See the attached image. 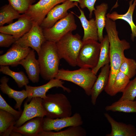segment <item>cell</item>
I'll return each mask as SVG.
<instances>
[{"mask_svg":"<svg viewBox=\"0 0 136 136\" xmlns=\"http://www.w3.org/2000/svg\"><path fill=\"white\" fill-rule=\"evenodd\" d=\"M97 0H80L78 3L81 8L83 9L87 8L88 9L89 14V18H92L93 11L95 9L94 6Z\"/></svg>","mask_w":136,"mask_h":136,"instance_id":"36","label":"cell"},{"mask_svg":"<svg viewBox=\"0 0 136 136\" xmlns=\"http://www.w3.org/2000/svg\"><path fill=\"white\" fill-rule=\"evenodd\" d=\"M38 54L42 77L46 80L55 78L59 70L60 60L56 43L46 41L42 45Z\"/></svg>","mask_w":136,"mask_h":136,"instance_id":"2","label":"cell"},{"mask_svg":"<svg viewBox=\"0 0 136 136\" xmlns=\"http://www.w3.org/2000/svg\"><path fill=\"white\" fill-rule=\"evenodd\" d=\"M0 109L14 116L18 119L21 116L22 111H17L10 106L0 94Z\"/></svg>","mask_w":136,"mask_h":136,"instance_id":"34","label":"cell"},{"mask_svg":"<svg viewBox=\"0 0 136 136\" xmlns=\"http://www.w3.org/2000/svg\"><path fill=\"white\" fill-rule=\"evenodd\" d=\"M43 29L33 22L30 30L17 40L15 43L24 47H30L39 53L43 44L46 41Z\"/></svg>","mask_w":136,"mask_h":136,"instance_id":"8","label":"cell"},{"mask_svg":"<svg viewBox=\"0 0 136 136\" xmlns=\"http://www.w3.org/2000/svg\"><path fill=\"white\" fill-rule=\"evenodd\" d=\"M86 134L85 130L79 126H70L65 130L57 132L42 130L38 136H85Z\"/></svg>","mask_w":136,"mask_h":136,"instance_id":"27","label":"cell"},{"mask_svg":"<svg viewBox=\"0 0 136 136\" xmlns=\"http://www.w3.org/2000/svg\"><path fill=\"white\" fill-rule=\"evenodd\" d=\"M69 0L71 1L77 2H78H78H79L80 0Z\"/></svg>","mask_w":136,"mask_h":136,"instance_id":"39","label":"cell"},{"mask_svg":"<svg viewBox=\"0 0 136 136\" xmlns=\"http://www.w3.org/2000/svg\"><path fill=\"white\" fill-rule=\"evenodd\" d=\"M100 44L97 41L89 39L83 41L77 59V66L93 69L99 60Z\"/></svg>","mask_w":136,"mask_h":136,"instance_id":"6","label":"cell"},{"mask_svg":"<svg viewBox=\"0 0 136 136\" xmlns=\"http://www.w3.org/2000/svg\"><path fill=\"white\" fill-rule=\"evenodd\" d=\"M44 117H38L31 119L21 126L13 127V131L27 136H38L42 129V124Z\"/></svg>","mask_w":136,"mask_h":136,"instance_id":"19","label":"cell"},{"mask_svg":"<svg viewBox=\"0 0 136 136\" xmlns=\"http://www.w3.org/2000/svg\"><path fill=\"white\" fill-rule=\"evenodd\" d=\"M97 77L92 69L80 67L70 71L62 69L59 70L55 78L72 82L82 88L88 96L91 95L92 88Z\"/></svg>","mask_w":136,"mask_h":136,"instance_id":"4","label":"cell"},{"mask_svg":"<svg viewBox=\"0 0 136 136\" xmlns=\"http://www.w3.org/2000/svg\"><path fill=\"white\" fill-rule=\"evenodd\" d=\"M131 0L129 2V7L127 12L125 14H120L115 11L111 13H109L106 15L107 17L115 21L118 19L123 20L129 24L132 33L131 39L133 41L136 38V25L134 23L133 19V15L136 6V0Z\"/></svg>","mask_w":136,"mask_h":136,"instance_id":"22","label":"cell"},{"mask_svg":"<svg viewBox=\"0 0 136 136\" xmlns=\"http://www.w3.org/2000/svg\"><path fill=\"white\" fill-rule=\"evenodd\" d=\"M119 71L130 79L132 78L136 74V61L133 59L125 57L122 62Z\"/></svg>","mask_w":136,"mask_h":136,"instance_id":"31","label":"cell"},{"mask_svg":"<svg viewBox=\"0 0 136 136\" xmlns=\"http://www.w3.org/2000/svg\"><path fill=\"white\" fill-rule=\"evenodd\" d=\"M130 79L125 74L119 71L112 87L110 96H114L119 92H123L130 82Z\"/></svg>","mask_w":136,"mask_h":136,"instance_id":"30","label":"cell"},{"mask_svg":"<svg viewBox=\"0 0 136 136\" xmlns=\"http://www.w3.org/2000/svg\"><path fill=\"white\" fill-rule=\"evenodd\" d=\"M101 68V72L91 90V101L93 105H95L98 96L105 90L108 82L110 71L109 63L106 64Z\"/></svg>","mask_w":136,"mask_h":136,"instance_id":"17","label":"cell"},{"mask_svg":"<svg viewBox=\"0 0 136 136\" xmlns=\"http://www.w3.org/2000/svg\"><path fill=\"white\" fill-rule=\"evenodd\" d=\"M53 5L55 6L61 3H63L67 0H50Z\"/></svg>","mask_w":136,"mask_h":136,"instance_id":"37","label":"cell"},{"mask_svg":"<svg viewBox=\"0 0 136 136\" xmlns=\"http://www.w3.org/2000/svg\"><path fill=\"white\" fill-rule=\"evenodd\" d=\"M16 119L11 114L0 109V136L10 135L15 126Z\"/></svg>","mask_w":136,"mask_h":136,"instance_id":"24","label":"cell"},{"mask_svg":"<svg viewBox=\"0 0 136 136\" xmlns=\"http://www.w3.org/2000/svg\"><path fill=\"white\" fill-rule=\"evenodd\" d=\"M104 115L111 127V133L106 136H136V130L134 125L118 122L107 113H104Z\"/></svg>","mask_w":136,"mask_h":136,"instance_id":"18","label":"cell"},{"mask_svg":"<svg viewBox=\"0 0 136 136\" xmlns=\"http://www.w3.org/2000/svg\"><path fill=\"white\" fill-rule=\"evenodd\" d=\"M0 71L12 78L20 88L25 86L29 83L28 78L22 71L15 72L11 70L8 66L5 65H1Z\"/></svg>","mask_w":136,"mask_h":136,"instance_id":"29","label":"cell"},{"mask_svg":"<svg viewBox=\"0 0 136 136\" xmlns=\"http://www.w3.org/2000/svg\"><path fill=\"white\" fill-rule=\"evenodd\" d=\"M9 78L6 76L2 77L0 81V89L2 92L7 94L9 97L13 98L16 101V104L15 108L21 111L22 104L26 98L28 97V94L26 90L18 91L10 87L8 84Z\"/></svg>","mask_w":136,"mask_h":136,"instance_id":"20","label":"cell"},{"mask_svg":"<svg viewBox=\"0 0 136 136\" xmlns=\"http://www.w3.org/2000/svg\"><path fill=\"white\" fill-rule=\"evenodd\" d=\"M64 82L62 80L54 78L50 80L47 83L38 86H32L27 85L25 86V90L28 94L27 102L30 101L34 97H39L44 99L46 97V93L48 90L54 87H60L68 93L71 92L70 89L63 85Z\"/></svg>","mask_w":136,"mask_h":136,"instance_id":"14","label":"cell"},{"mask_svg":"<svg viewBox=\"0 0 136 136\" xmlns=\"http://www.w3.org/2000/svg\"><path fill=\"white\" fill-rule=\"evenodd\" d=\"M19 64L21 65L25 69L30 81L33 83L38 82L40 74V67L34 50H31L27 56L18 63V65Z\"/></svg>","mask_w":136,"mask_h":136,"instance_id":"16","label":"cell"},{"mask_svg":"<svg viewBox=\"0 0 136 136\" xmlns=\"http://www.w3.org/2000/svg\"><path fill=\"white\" fill-rule=\"evenodd\" d=\"M108 8L107 4L103 3L97 6L94 11L95 20L98 29V39L100 42L103 40V31L106 24V14Z\"/></svg>","mask_w":136,"mask_h":136,"instance_id":"23","label":"cell"},{"mask_svg":"<svg viewBox=\"0 0 136 136\" xmlns=\"http://www.w3.org/2000/svg\"><path fill=\"white\" fill-rule=\"evenodd\" d=\"M10 135L11 136H21L22 135L19 133L12 131L10 134Z\"/></svg>","mask_w":136,"mask_h":136,"instance_id":"38","label":"cell"},{"mask_svg":"<svg viewBox=\"0 0 136 136\" xmlns=\"http://www.w3.org/2000/svg\"><path fill=\"white\" fill-rule=\"evenodd\" d=\"M105 27L110 44V71L108 83L104 90L110 95L116 75L125 57L124 51L130 46L126 40L119 39L115 22L107 17Z\"/></svg>","mask_w":136,"mask_h":136,"instance_id":"1","label":"cell"},{"mask_svg":"<svg viewBox=\"0 0 136 136\" xmlns=\"http://www.w3.org/2000/svg\"><path fill=\"white\" fill-rule=\"evenodd\" d=\"M83 123L81 115L76 113L69 117L55 119L44 118L42 128L45 131H59L66 127L81 126Z\"/></svg>","mask_w":136,"mask_h":136,"instance_id":"9","label":"cell"},{"mask_svg":"<svg viewBox=\"0 0 136 136\" xmlns=\"http://www.w3.org/2000/svg\"><path fill=\"white\" fill-rule=\"evenodd\" d=\"M77 28L74 14L71 11L52 27L43 29L46 40L56 43L68 32Z\"/></svg>","mask_w":136,"mask_h":136,"instance_id":"7","label":"cell"},{"mask_svg":"<svg viewBox=\"0 0 136 136\" xmlns=\"http://www.w3.org/2000/svg\"><path fill=\"white\" fill-rule=\"evenodd\" d=\"M54 6L50 0H40L31 5L24 14L40 26L46 16Z\"/></svg>","mask_w":136,"mask_h":136,"instance_id":"15","label":"cell"},{"mask_svg":"<svg viewBox=\"0 0 136 136\" xmlns=\"http://www.w3.org/2000/svg\"><path fill=\"white\" fill-rule=\"evenodd\" d=\"M68 32L56 43L58 54L60 60L63 59L71 66H77V59L83 41L78 34Z\"/></svg>","mask_w":136,"mask_h":136,"instance_id":"3","label":"cell"},{"mask_svg":"<svg viewBox=\"0 0 136 136\" xmlns=\"http://www.w3.org/2000/svg\"><path fill=\"white\" fill-rule=\"evenodd\" d=\"M9 4L20 14L25 13L36 0H7Z\"/></svg>","mask_w":136,"mask_h":136,"instance_id":"32","label":"cell"},{"mask_svg":"<svg viewBox=\"0 0 136 136\" xmlns=\"http://www.w3.org/2000/svg\"><path fill=\"white\" fill-rule=\"evenodd\" d=\"M42 104L47 117L55 119L71 116V104L67 96L62 93L47 95L46 97L43 99Z\"/></svg>","mask_w":136,"mask_h":136,"instance_id":"5","label":"cell"},{"mask_svg":"<svg viewBox=\"0 0 136 136\" xmlns=\"http://www.w3.org/2000/svg\"><path fill=\"white\" fill-rule=\"evenodd\" d=\"M122 93L119 100H134L136 97V76L130 81Z\"/></svg>","mask_w":136,"mask_h":136,"instance_id":"33","label":"cell"},{"mask_svg":"<svg viewBox=\"0 0 136 136\" xmlns=\"http://www.w3.org/2000/svg\"><path fill=\"white\" fill-rule=\"evenodd\" d=\"M105 110L107 111L136 113V101L119 99L111 105L106 106Z\"/></svg>","mask_w":136,"mask_h":136,"instance_id":"26","label":"cell"},{"mask_svg":"<svg viewBox=\"0 0 136 136\" xmlns=\"http://www.w3.org/2000/svg\"><path fill=\"white\" fill-rule=\"evenodd\" d=\"M16 40L12 35L0 32V47H8L15 43Z\"/></svg>","mask_w":136,"mask_h":136,"instance_id":"35","label":"cell"},{"mask_svg":"<svg viewBox=\"0 0 136 136\" xmlns=\"http://www.w3.org/2000/svg\"><path fill=\"white\" fill-rule=\"evenodd\" d=\"M78 3L67 0L61 4L55 5L49 12L40 26L42 29L52 27L58 21L67 16L68 11L77 6Z\"/></svg>","mask_w":136,"mask_h":136,"instance_id":"11","label":"cell"},{"mask_svg":"<svg viewBox=\"0 0 136 136\" xmlns=\"http://www.w3.org/2000/svg\"><path fill=\"white\" fill-rule=\"evenodd\" d=\"M30 47H24L15 43L4 54L0 56V65L15 66L24 58L31 50Z\"/></svg>","mask_w":136,"mask_h":136,"instance_id":"13","label":"cell"},{"mask_svg":"<svg viewBox=\"0 0 136 136\" xmlns=\"http://www.w3.org/2000/svg\"><path fill=\"white\" fill-rule=\"evenodd\" d=\"M33 24L30 19L23 14L14 22L0 27V32L12 35L17 41L30 30Z\"/></svg>","mask_w":136,"mask_h":136,"instance_id":"12","label":"cell"},{"mask_svg":"<svg viewBox=\"0 0 136 136\" xmlns=\"http://www.w3.org/2000/svg\"><path fill=\"white\" fill-rule=\"evenodd\" d=\"M21 15L9 4L3 6L0 9V27L6 23H11L13 20L19 18Z\"/></svg>","mask_w":136,"mask_h":136,"instance_id":"28","label":"cell"},{"mask_svg":"<svg viewBox=\"0 0 136 136\" xmlns=\"http://www.w3.org/2000/svg\"><path fill=\"white\" fill-rule=\"evenodd\" d=\"M79 10L80 14L78 16L73 12L79 19L84 31V36L82 39L83 41L89 39L96 41L98 40V29L95 19L92 18L88 20L87 19L83 11L81 9L78 5L77 6Z\"/></svg>","mask_w":136,"mask_h":136,"instance_id":"21","label":"cell"},{"mask_svg":"<svg viewBox=\"0 0 136 136\" xmlns=\"http://www.w3.org/2000/svg\"><path fill=\"white\" fill-rule=\"evenodd\" d=\"M43 99L39 97L32 98L30 102L25 103L21 114L16 121L15 126L19 127L28 121L34 118L44 117L46 114L43 106Z\"/></svg>","mask_w":136,"mask_h":136,"instance_id":"10","label":"cell"},{"mask_svg":"<svg viewBox=\"0 0 136 136\" xmlns=\"http://www.w3.org/2000/svg\"><path fill=\"white\" fill-rule=\"evenodd\" d=\"M100 48L98 63L94 68L92 69L93 72L96 75L99 69L110 63V44L108 35H106L100 42Z\"/></svg>","mask_w":136,"mask_h":136,"instance_id":"25","label":"cell"}]
</instances>
